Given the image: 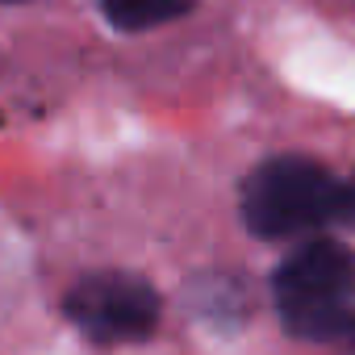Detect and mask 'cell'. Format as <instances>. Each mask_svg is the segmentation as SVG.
<instances>
[{
    "instance_id": "obj_3",
    "label": "cell",
    "mask_w": 355,
    "mask_h": 355,
    "mask_svg": "<svg viewBox=\"0 0 355 355\" xmlns=\"http://www.w3.org/2000/svg\"><path fill=\"white\" fill-rule=\"evenodd\" d=\"M67 318L92 338V343H138L159 322V297L146 280L130 272H96L84 276L67 301Z\"/></svg>"
},
{
    "instance_id": "obj_2",
    "label": "cell",
    "mask_w": 355,
    "mask_h": 355,
    "mask_svg": "<svg viewBox=\"0 0 355 355\" xmlns=\"http://www.w3.org/2000/svg\"><path fill=\"white\" fill-rule=\"evenodd\" d=\"M347 218V184L301 155L259 163L243 184V222L259 239H301Z\"/></svg>"
},
{
    "instance_id": "obj_5",
    "label": "cell",
    "mask_w": 355,
    "mask_h": 355,
    "mask_svg": "<svg viewBox=\"0 0 355 355\" xmlns=\"http://www.w3.org/2000/svg\"><path fill=\"white\" fill-rule=\"evenodd\" d=\"M343 222H355V180L347 184V218Z\"/></svg>"
},
{
    "instance_id": "obj_6",
    "label": "cell",
    "mask_w": 355,
    "mask_h": 355,
    "mask_svg": "<svg viewBox=\"0 0 355 355\" xmlns=\"http://www.w3.org/2000/svg\"><path fill=\"white\" fill-rule=\"evenodd\" d=\"M0 5H9V0H0Z\"/></svg>"
},
{
    "instance_id": "obj_1",
    "label": "cell",
    "mask_w": 355,
    "mask_h": 355,
    "mask_svg": "<svg viewBox=\"0 0 355 355\" xmlns=\"http://www.w3.org/2000/svg\"><path fill=\"white\" fill-rule=\"evenodd\" d=\"M272 293L288 334L309 343L355 334V251L347 243L309 239L276 268Z\"/></svg>"
},
{
    "instance_id": "obj_4",
    "label": "cell",
    "mask_w": 355,
    "mask_h": 355,
    "mask_svg": "<svg viewBox=\"0 0 355 355\" xmlns=\"http://www.w3.org/2000/svg\"><path fill=\"white\" fill-rule=\"evenodd\" d=\"M105 17L125 30V34H138V30H155L163 21H175L193 9V0H101Z\"/></svg>"
}]
</instances>
